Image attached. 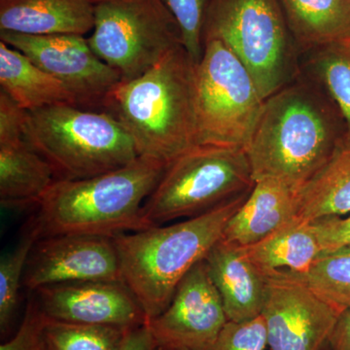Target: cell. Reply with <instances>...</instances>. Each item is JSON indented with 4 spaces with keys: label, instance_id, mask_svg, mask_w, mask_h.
<instances>
[{
    "label": "cell",
    "instance_id": "1",
    "mask_svg": "<svg viewBox=\"0 0 350 350\" xmlns=\"http://www.w3.org/2000/svg\"><path fill=\"white\" fill-rule=\"evenodd\" d=\"M335 103L299 73L264 101L246 152L254 181L271 179L299 192L344 144Z\"/></svg>",
    "mask_w": 350,
    "mask_h": 350
},
{
    "label": "cell",
    "instance_id": "2",
    "mask_svg": "<svg viewBox=\"0 0 350 350\" xmlns=\"http://www.w3.org/2000/svg\"><path fill=\"white\" fill-rule=\"evenodd\" d=\"M170 163L147 156L118 170L79 180H56L39 200L32 218L41 238L61 234L115 238L151 227L144 202Z\"/></svg>",
    "mask_w": 350,
    "mask_h": 350
},
{
    "label": "cell",
    "instance_id": "3",
    "mask_svg": "<svg viewBox=\"0 0 350 350\" xmlns=\"http://www.w3.org/2000/svg\"><path fill=\"white\" fill-rule=\"evenodd\" d=\"M195 69L184 46H177L108 96L103 111L126 129L138 156L170 163L197 145Z\"/></svg>",
    "mask_w": 350,
    "mask_h": 350
},
{
    "label": "cell",
    "instance_id": "4",
    "mask_svg": "<svg viewBox=\"0 0 350 350\" xmlns=\"http://www.w3.org/2000/svg\"><path fill=\"white\" fill-rule=\"evenodd\" d=\"M250 192L176 224L151 226L113 238L122 280L142 306L147 323L165 312L179 283L222 239L228 221Z\"/></svg>",
    "mask_w": 350,
    "mask_h": 350
},
{
    "label": "cell",
    "instance_id": "5",
    "mask_svg": "<svg viewBox=\"0 0 350 350\" xmlns=\"http://www.w3.org/2000/svg\"><path fill=\"white\" fill-rule=\"evenodd\" d=\"M24 137L56 180L107 174L138 157L131 135L111 114L68 103L27 111Z\"/></svg>",
    "mask_w": 350,
    "mask_h": 350
},
{
    "label": "cell",
    "instance_id": "6",
    "mask_svg": "<svg viewBox=\"0 0 350 350\" xmlns=\"http://www.w3.org/2000/svg\"><path fill=\"white\" fill-rule=\"evenodd\" d=\"M204 41H221L250 70L266 100L300 73L280 0H209Z\"/></svg>",
    "mask_w": 350,
    "mask_h": 350
},
{
    "label": "cell",
    "instance_id": "7",
    "mask_svg": "<svg viewBox=\"0 0 350 350\" xmlns=\"http://www.w3.org/2000/svg\"><path fill=\"white\" fill-rule=\"evenodd\" d=\"M250 158L238 147L196 145L167 165L144 202L150 226L206 213L254 187Z\"/></svg>",
    "mask_w": 350,
    "mask_h": 350
},
{
    "label": "cell",
    "instance_id": "8",
    "mask_svg": "<svg viewBox=\"0 0 350 350\" xmlns=\"http://www.w3.org/2000/svg\"><path fill=\"white\" fill-rule=\"evenodd\" d=\"M264 101L243 62L221 41H204L195 69L197 145L246 150Z\"/></svg>",
    "mask_w": 350,
    "mask_h": 350
},
{
    "label": "cell",
    "instance_id": "9",
    "mask_svg": "<svg viewBox=\"0 0 350 350\" xmlns=\"http://www.w3.org/2000/svg\"><path fill=\"white\" fill-rule=\"evenodd\" d=\"M89 41L94 54L121 75H144L170 51L183 45L176 20L162 0H103L94 4Z\"/></svg>",
    "mask_w": 350,
    "mask_h": 350
},
{
    "label": "cell",
    "instance_id": "10",
    "mask_svg": "<svg viewBox=\"0 0 350 350\" xmlns=\"http://www.w3.org/2000/svg\"><path fill=\"white\" fill-rule=\"evenodd\" d=\"M0 40L24 53L68 88L76 107L103 111L121 75L100 59L82 36H27L0 31Z\"/></svg>",
    "mask_w": 350,
    "mask_h": 350
},
{
    "label": "cell",
    "instance_id": "11",
    "mask_svg": "<svg viewBox=\"0 0 350 350\" xmlns=\"http://www.w3.org/2000/svg\"><path fill=\"white\" fill-rule=\"evenodd\" d=\"M228 320L204 260L179 283L165 312L147 323L159 350H211Z\"/></svg>",
    "mask_w": 350,
    "mask_h": 350
},
{
    "label": "cell",
    "instance_id": "12",
    "mask_svg": "<svg viewBox=\"0 0 350 350\" xmlns=\"http://www.w3.org/2000/svg\"><path fill=\"white\" fill-rule=\"evenodd\" d=\"M82 282H123L113 238L61 234L36 241L23 286L34 292L50 285Z\"/></svg>",
    "mask_w": 350,
    "mask_h": 350
},
{
    "label": "cell",
    "instance_id": "13",
    "mask_svg": "<svg viewBox=\"0 0 350 350\" xmlns=\"http://www.w3.org/2000/svg\"><path fill=\"white\" fill-rule=\"evenodd\" d=\"M342 310L303 283L268 280L262 317L271 350H323Z\"/></svg>",
    "mask_w": 350,
    "mask_h": 350
},
{
    "label": "cell",
    "instance_id": "14",
    "mask_svg": "<svg viewBox=\"0 0 350 350\" xmlns=\"http://www.w3.org/2000/svg\"><path fill=\"white\" fill-rule=\"evenodd\" d=\"M34 293L44 314L57 321L123 328L147 324L142 306L123 282L62 283Z\"/></svg>",
    "mask_w": 350,
    "mask_h": 350
},
{
    "label": "cell",
    "instance_id": "15",
    "mask_svg": "<svg viewBox=\"0 0 350 350\" xmlns=\"http://www.w3.org/2000/svg\"><path fill=\"white\" fill-rule=\"evenodd\" d=\"M204 261L229 321L243 322L261 315L268 280L251 261L245 247L220 239Z\"/></svg>",
    "mask_w": 350,
    "mask_h": 350
},
{
    "label": "cell",
    "instance_id": "16",
    "mask_svg": "<svg viewBox=\"0 0 350 350\" xmlns=\"http://www.w3.org/2000/svg\"><path fill=\"white\" fill-rule=\"evenodd\" d=\"M298 192L280 182L264 179L230 218L222 241L247 247L266 239L297 217Z\"/></svg>",
    "mask_w": 350,
    "mask_h": 350
},
{
    "label": "cell",
    "instance_id": "17",
    "mask_svg": "<svg viewBox=\"0 0 350 350\" xmlns=\"http://www.w3.org/2000/svg\"><path fill=\"white\" fill-rule=\"evenodd\" d=\"M94 27L90 0H0V31L84 36Z\"/></svg>",
    "mask_w": 350,
    "mask_h": 350
},
{
    "label": "cell",
    "instance_id": "18",
    "mask_svg": "<svg viewBox=\"0 0 350 350\" xmlns=\"http://www.w3.org/2000/svg\"><path fill=\"white\" fill-rule=\"evenodd\" d=\"M245 250L267 280L303 275L323 254L310 222L298 217Z\"/></svg>",
    "mask_w": 350,
    "mask_h": 350
},
{
    "label": "cell",
    "instance_id": "19",
    "mask_svg": "<svg viewBox=\"0 0 350 350\" xmlns=\"http://www.w3.org/2000/svg\"><path fill=\"white\" fill-rule=\"evenodd\" d=\"M56 181L49 163L25 138L0 144V202L6 208L38 204Z\"/></svg>",
    "mask_w": 350,
    "mask_h": 350
},
{
    "label": "cell",
    "instance_id": "20",
    "mask_svg": "<svg viewBox=\"0 0 350 350\" xmlns=\"http://www.w3.org/2000/svg\"><path fill=\"white\" fill-rule=\"evenodd\" d=\"M299 52L350 40V0H280Z\"/></svg>",
    "mask_w": 350,
    "mask_h": 350
},
{
    "label": "cell",
    "instance_id": "21",
    "mask_svg": "<svg viewBox=\"0 0 350 350\" xmlns=\"http://www.w3.org/2000/svg\"><path fill=\"white\" fill-rule=\"evenodd\" d=\"M0 86L25 111L59 103L75 105L72 94L63 83L1 40Z\"/></svg>",
    "mask_w": 350,
    "mask_h": 350
},
{
    "label": "cell",
    "instance_id": "22",
    "mask_svg": "<svg viewBox=\"0 0 350 350\" xmlns=\"http://www.w3.org/2000/svg\"><path fill=\"white\" fill-rule=\"evenodd\" d=\"M298 202L297 217L306 222L350 214V144H342L300 189Z\"/></svg>",
    "mask_w": 350,
    "mask_h": 350
},
{
    "label": "cell",
    "instance_id": "23",
    "mask_svg": "<svg viewBox=\"0 0 350 350\" xmlns=\"http://www.w3.org/2000/svg\"><path fill=\"white\" fill-rule=\"evenodd\" d=\"M306 75L310 76L337 107L350 144V40L332 43L308 51Z\"/></svg>",
    "mask_w": 350,
    "mask_h": 350
},
{
    "label": "cell",
    "instance_id": "24",
    "mask_svg": "<svg viewBox=\"0 0 350 350\" xmlns=\"http://www.w3.org/2000/svg\"><path fill=\"white\" fill-rule=\"evenodd\" d=\"M285 280L303 283L338 310L350 308V247L323 253L303 275Z\"/></svg>",
    "mask_w": 350,
    "mask_h": 350
},
{
    "label": "cell",
    "instance_id": "25",
    "mask_svg": "<svg viewBox=\"0 0 350 350\" xmlns=\"http://www.w3.org/2000/svg\"><path fill=\"white\" fill-rule=\"evenodd\" d=\"M131 329L70 323L47 317L44 350H119Z\"/></svg>",
    "mask_w": 350,
    "mask_h": 350
},
{
    "label": "cell",
    "instance_id": "26",
    "mask_svg": "<svg viewBox=\"0 0 350 350\" xmlns=\"http://www.w3.org/2000/svg\"><path fill=\"white\" fill-rule=\"evenodd\" d=\"M39 239L40 234L38 227L31 219L19 243L0 261V329L2 335L9 330L15 319L25 267L32 248Z\"/></svg>",
    "mask_w": 350,
    "mask_h": 350
},
{
    "label": "cell",
    "instance_id": "27",
    "mask_svg": "<svg viewBox=\"0 0 350 350\" xmlns=\"http://www.w3.org/2000/svg\"><path fill=\"white\" fill-rule=\"evenodd\" d=\"M180 29L182 43L195 64L204 53V17L209 0H162Z\"/></svg>",
    "mask_w": 350,
    "mask_h": 350
},
{
    "label": "cell",
    "instance_id": "28",
    "mask_svg": "<svg viewBox=\"0 0 350 350\" xmlns=\"http://www.w3.org/2000/svg\"><path fill=\"white\" fill-rule=\"evenodd\" d=\"M266 322L261 315L243 322L228 321L211 350H265Z\"/></svg>",
    "mask_w": 350,
    "mask_h": 350
},
{
    "label": "cell",
    "instance_id": "29",
    "mask_svg": "<svg viewBox=\"0 0 350 350\" xmlns=\"http://www.w3.org/2000/svg\"><path fill=\"white\" fill-rule=\"evenodd\" d=\"M46 322L47 317L36 299L29 301L17 333L0 345V350H44L43 332Z\"/></svg>",
    "mask_w": 350,
    "mask_h": 350
},
{
    "label": "cell",
    "instance_id": "30",
    "mask_svg": "<svg viewBox=\"0 0 350 350\" xmlns=\"http://www.w3.org/2000/svg\"><path fill=\"white\" fill-rule=\"evenodd\" d=\"M310 224L323 253L350 247V215L319 218Z\"/></svg>",
    "mask_w": 350,
    "mask_h": 350
},
{
    "label": "cell",
    "instance_id": "31",
    "mask_svg": "<svg viewBox=\"0 0 350 350\" xmlns=\"http://www.w3.org/2000/svg\"><path fill=\"white\" fill-rule=\"evenodd\" d=\"M27 111L3 91H0V144L16 142L24 137Z\"/></svg>",
    "mask_w": 350,
    "mask_h": 350
},
{
    "label": "cell",
    "instance_id": "32",
    "mask_svg": "<svg viewBox=\"0 0 350 350\" xmlns=\"http://www.w3.org/2000/svg\"><path fill=\"white\" fill-rule=\"evenodd\" d=\"M119 350H159L147 324L131 329Z\"/></svg>",
    "mask_w": 350,
    "mask_h": 350
},
{
    "label": "cell",
    "instance_id": "33",
    "mask_svg": "<svg viewBox=\"0 0 350 350\" xmlns=\"http://www.w3.org/2000/svg\"><path fill=\"white\" fill-rule=\"evenodd\" d=\"M328 347L331 350H350V308L340 312L329 338Z\"/></svg>",
    "mask_w": 350,
    "mask_h": 350
},
{
    "label": "cell",
    "instance_id": "34",
    "mask_svg": "<svg viewBox=\"0 0 350 350\" xmlns=\"http://www.w3.org/2000/svg\"><path fill=\"white\" fill-rule=\"evenodd\" d=\"M90 1H91L92 3L96 4L98 3V2L103 1V0H90Z\"/></svg>",
    "mask_w": 350,
    "mask_h": 350
},
{
    "label": "cell",
    "instance_id": "35",
    "mask_svg": "<svg viewBox=\"0 0 350 350\" xmlns=\"http://www.w3.org/2000/svg\"><path fill=\"white\" fill-rule=\"evenodd\" d=\"M169 350H178V349H169Z\"/></svg>",
    "mask_w": 350,
    "mask_h": 350
}]
</instances>
